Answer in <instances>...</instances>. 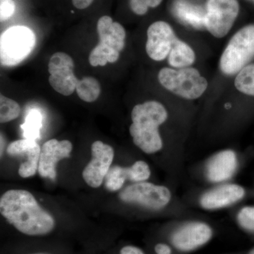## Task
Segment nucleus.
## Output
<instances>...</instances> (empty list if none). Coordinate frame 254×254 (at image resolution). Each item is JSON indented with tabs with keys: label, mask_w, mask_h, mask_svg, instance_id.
I'll return each mask as SVG.
<instances>
[{
	"label": "nucleus",
	"mask_w": 254,
	"mask_h": 254,
	"mask_svg": "<svg viewBox=\"0 0 254 254\" xmlns=\"http://www.w3.org/2000/svg\"><path fill=\"white\" fill-rule=\"evenodd\" d=\"M0 212L11 225L25 235H45L55 227L54 218L40 206L28 190L5 192L0 198Z\"/></svg>",
	"instance_id": "nucleus-1"
},
{
	"label": "nucleus",
	"mask_w": 254,
	"mask_h": 254,
	"mask_svg": "<svg viewBox=\"0 0 254 254\" xmlns=\"http://www.w3.org/2000/svg\"><path fill=\"white\" fill-rule=\"evenodd\" d=\"M168 113L165 107L157 101L136 105L131 112L129 127L133 142L142 151L153 154L163 148V143L159 127L165 123Z\"/></svg>",
	"instance_id": "nucleus-2"
},
{
	"label": "nucleus",
	"mask_w": 254,
	"mask_h": 254,
	"mask_svg": "<svg viewBox=\"0 0 254 254\" xmlns=\"http://www.w3.org/2000/svg\"><path fill=\"white\" fill-rule=\"evenodd\" d=\"M97 31L99 43L90 53V64L103 66L108 63H116L125 46V28L120 23L113 21L110 16H103L98 20Z\"/></svg>",
	"instance_id": "nucleus-3"
},
{
	"label": "nucleus",
	"mask_w": 254,
	"mask_h": 254,
	"mask_svg": "<svg viewBox=\"0 0 254 254\" xmlns=\"http://www.w3.org/2000/svg\"><path fill=\"white\" fill-rule=\"evenodd\" d=\"M160 84L174 94L187 100L200 98L208 88V81L194 68H162L158 73Z\"/></svg>",
	"instance_id": "nucleus-4"
},
{
	"label": "nucleus",
	"mask_w": 254,
	"mask_h": 254,
	"mask_svg": "<svg viewBox=\"0 0 254 254\" xmlns=\"http://www.w3.org/2000/svg\"><path fill=\"white\" fill-rule=\"evenodd\" d=\"M254 58V25L237 32L224 50L220 58V69L232 76L240 72Z\"/></svg>",
	"instance_id": "nucleus-5"
},
{
	"label": "nucleus",
	"mask_w": 254,
	"mask_h": 254,
	"mask_svg": "<svg viewBox=\"0 0 254 254\" xmlns=\"http://www.w3.org/2000/svg\"><path fill=\"white\" fill-rule=\"evenodd\" d=\"M36 38L30 28L14 26L1 34L0 40L1 64L15 66L26 59L36 46Z\"/></svg>",
	"instance_id": "nucleus-6"
},
{
	"label": "nucleus",
	"mask_w": 254,
	"mask_h": 254,
	"mask_svg": "<svg viewBox=\"0 0 254 254\" xmlns=\"http://www.w3.org/2000/svg\"><path fill=\"white\" fill-rule=\"evenodd\" d=\"M239 11L237 0H208L205 28L215 38H223L231 30Z\"/></svg>",
	"instance_id": "nucleus-7"
},
{
	"label": "nucleus",
	"mask_w": 254,
	"mask_h": 254,
	"mask_svg": "<svg viewBox=\"0 0 254 254\" xmlns=\"http://www.w3.org/2000/svg\"><path fill=\"white\" fill-rule=\"evenodd\" d=\"M124 202L135 203L151 209L163 208L170 203L171 191L162 185L141 182L127 187L120 193Z\"/></svg>",
	"instance_id": "nucleus-8"
},
{
	"label": "nucleus",
	"mask_w": 254,
	"mask_h": 254,
	"mask_svg": "<svg viewBox=\"0 0 254 254\" xmlns=\"http://www.w3.org/2000/svg\"><path fill=\"white\" fill-rule=\"evenodd\" d=\"M73 60L66 53H57L51 57L48 64V80L55 91L68 96L76 91L79 80L73 73Z\"/></svg>",
	"instance_id": "nucleus-9"
},
{
	"label": "nucleus",
	"mask_w": 254,
	"mask_h": 254,
	"mask_svg": "<svg viewBox=\"0 0 254 254\" xmlns=\"http://www.w3.org/2000/svg\"><path fill=\"white\" fill-rule=\"evenodd\" d=\"M91 153V160L83 170L82 176L90 187L98 188L109 172L115 151L110 145L97 141L92 144Z\"/></svg>",
	"instance_id": "nucleus-10"
},
{
	"label": "nucleus",
	"mask_w": 254,
	"mask_h": 254,
	"mask_svg": "<svg viewBox=\"0 0 254 254\" xmlns=\"http://www.w3.org/2000/svg\"><path fill=\"white\" fill-rule=\"evenodd\" d=\"M145 50L150 59L160 62L166 59L177 39L173 28L163 21L152 23L147 31Z\"/></svg>",
	"instance_id": "nucleus-11"
},
{
	"label": "nucleus",
	"mask_w": 254,
	"mask_h": 254,
	"mask_svg": "<svg viewBox=\"0 0 254 254\" xmlns=\"http://www.w3.org/2000/svg\"><path fill=\"white\" fill-rule=\"evenodd\" d=\"M213 236L211 227L204 222H195L180 227L173 234L172 242L182 252H190L204 245Z\"/></svg>",
	"instance_id": "nucleus-12"
},
{
	"label": "nucleus",
	"mask_w": 254,
	"mask_h": 254,
	"mask_svg": "<svg viewBox=\"0 0 254 254\" xmlns=\"http://www.w3.org/2000/svg\"><path fill=\"white\" fill-rule=\"evenodd\" d=\"M72 144L67 140L59 141L51 139L46 142L41 148L38 173L43 178L54 180L56 178V165L60 160L69 158Z\"/></svg>",
	"instance_id": "nucleus-13"
},
{
	"label": "nucleus",
	"mask_w": 254,
	"mask_h": 254,
	"mask_svg": "<svg viewBox=\"0 0 254 254\" xmlns=\"http://www.w3.org/2000/svg\"><path fill=\"white\" fill-rule=\"evenodd\" d=\"M150 174L148 164L142 160L136 161L129 168L114 166L105 177V187L110 191H116L123 187L126 180L136 183L144 182L149 179Z\"/></svg>",
	"instance_id": "nucleus-14"
},
{
	"label": "nucleus",
	"mask_w": 254,
	"mask_h": 254,
	"mask_svg": "<svg viewBox=\"0 0 254 254\" xmlns=\"http://www.w3.org/2000/svg\"><path fill=\"white\" fill-rule=\"evenodd\" d=\"M246 193L245 189L241 185L236 184L223 185L202 195L200 204L205 210H218L243 199Z\"/></svg>",
	"instance_id": "nucleus-15"
},
{
	"label": "nucleus",
	"mask_w": 254,
	"mask_h": 254,
	"mask_svg": "<svg viewBox=\"0 0 254 254\" xmlns=\"http://www.w3.org/2000/svg\"><path fill=\"white\" fill-rule=\"evenodd\" d=\"M238 166V158L234 150H225L216 153L207 165V177L210 182L219 183L233 176Z\"/></svg>",
	"instance_id": "nucleus-16"
},
{
	"label": "nucleus",
	"mask_w": 254,
	"mask_h": 254,
	"mask_svg": "<svg viewBox=\"0 0 254 254\" xmlns=\"http://www.w3.org/2000/svg\"><path fill=\"white\" fill-rule=\"evenodd\" d=\"M173 11L182 22L196 29L205 28V11L200 6L192 4L187 0H176Z\"/></svg>",
	"instance_id": "nucleus-17"
},
{
	"label": "nucleus",
	"mask_w": 254,
	"mask_h": 254,
	"mask_svg": "<svg viewBox=\"0 0 254 254\" xmlns=\"http://www.w3.org/2000/svg\"><path fill=\"white\" fill-rule=\"evenodd\" d=\"M194 51L185 42L176 40L168 56L170 66L177 68H186L194 63Z\"/></svg>",
	"instance_id": "nucleus-18"
},
{
	"label": "nucleus",
	"mask_w": 254,
	"mask_h": 254,
	"mask_svg": "<svg viewBox=\"0 0 254 254\" xmlns=\"http://www.w3.org/2000/svg\"><path fill=\"white\" fill-rule=\"evenodd\" d=\"M41 148L35 140H30L23 153L21 155H26V160L21 164L18 174L23 178L34 176L38 170Z\"/></svg>",
	"instance_id": "nucleus-19"
},
{
	"label": "nucleus",
	"mask_w": 254,
	"mask_h": 254,
	"mask_svg": "<svg viewBox=\"0 0 254 254\" xmlns=\"http://www.w3.org/2000/svg\"><path fill=\"white\" fill-rule=\"evenodd\" d=\"M76 91L82 100L92 103L98 99L101 89L98 80L91 76H86L78 81Z\"/></svg>",
	"instance_id": "nucleus-20"
},
{
	"label": "nucleus",
	"mask_w": 254,
	"mask_h": 254,
	"mask_svg": "<svg viewBox=\"0 0 254 254\" xmlns=\"http://www.w3.org/2000/svg\"><path fill=\"white\" fill-rule=\"evenodd\" d=\"M43 123V115L38 110H31L26 116L25 123L21 126L24 138L35 140L40 138Z\"/></svg>",
	"instance_id": "nucleus-21"
},
{
	"label": "nucleus",
	"mask_w": 254,
	"mask_h": 254,
	"mask_svg": "<svg viewBox=\"0 0 254 254\" xmlns=\"http://www.w3.org/2000/svg\"><path fill=\"white\" fill-rule=\"evenodd\" d=\"M235 85L241 93L254 96V64L247 65L237 73Z\"/></svg>",
	"instance_id": "nucleus-22"
},
{
	"label": "nucleus",
	"mask_w": 254,
	"mask_h": 254,
	"mask_svg": "<svg viewBox=\"0 0 254 254\" xmlns=\"http://www.w3.org/2000/svg\"><path fill=\"white\" fill-rule=\"evenodd\" d=\"M21 108L14 100L0 96V123H6L16 120L20 115Z\"/></svg>",
	"instance_id": "nucleus-23"
},
{
	"label": "nucleus",
	"mask_w": 254,
	"mask_h": 254,
	"mask_svg": "<svg viewBox=\"0 0 254 254\" xmlns=\"http://www.w3.org/2000/svg\"><path fill=\"white\" fill-rule=\"evenodd\" d=\"M237 222L246 231L254 233V205H247L237 213Z\"/></svg>",
	"instance_id": "nucleus-24"
},
{
	"label": "nucleus",
	"mask_w": 254,
	"mask_h": 254,
	"mask_svg": "<svg viewBox=\"0 0 254 254\" xmlns=\"http://www.w3.org/2000/svg\"><path fill=\"white\" fill-rule=\"evenodd\" d=\"M163 0H130L131 11L137 15L146 14L149 8H155L161 4Z\"/></svg>",
	"instance_id": "nucleus-25"
},
{
	"label": "nucleus",
	"mask_w": 254,
	"mask_h": 254,
	"mask_svg": "<svg viewBox=\"0 0 254 254\" xmlns=\"http://www.w3.org/2000/svg\"><path fill=\"white\" fill-rule=\"evenodd\" d=\"M16 5L13 0H0V19L1 21L9 19L14 14Z\"/></svg>",
	"instance_id": "nucleus-26"
},
{
	"label": "nucleus",
	"mask_w": 254,
	"mask_h": 254,
	"mask_svg": "<svg viewBox=\"0 0 254 254\" xmlns=\"http://www.w3.org/2000/svg\"><path fill=\"white\" fill-rule=\"evenodd\" d=\"M75 7L78 9H85L91 6L94 0H71Z\"/></svg>",
	"instance_id": "nucleus-27"
},
{
	"label": "nucleus",
	"mask_w": 254,
	"mask_h": 254,
	"mask_svg": "<svg viewBox=\"0 0 254 254\" xmlns=\"http://www.w3.org/2000/svg\"><path fill=\"white\" fill-rule=\"evenodd\" d=\"M120 254H144L141 250L133 246H127L120 251Z\"/></svg>",
	"instance_id": "nucleus-28"
},
{
	"label": "nucleus",
	"mask_w": 254,
	"mask_h": 254,
	"mask_svg": "<svg viewBox=\"0 0 254 254\" xmlns=\"http://www.w3.org/2000/svg\"><path fill=\"white\" fill-rule=\"evenodd\" d=\"M155 251L157 254H171L172 253L170 247L165 244H158L155 246Z\"/></svg>",
	"instance_id": "nucleus-29"
},
{
	"label": "nucleus",
	"mask_w": 254,
	"mask_h": 254,
	"mask_svg": "<svg viewBox=\"0 0 254 254\" xmlns=\"http://www.w3.org/2000/svg\"><path fill=\"white\" fill-rule=\"evenodd\" d=\"M247 254H254V248L252 249V250H250Z\"/></svg>",
	"instance_id": "nucleus-30"
},
{
	"label": "nucleus",
	"mask_w": 254,
	"mask_h": 254,
	"mask_svg": "<svg viewBox=\"0 0 254 254\" xmlns=\"http://www.w3.org/2000/svg\"></svg>",
	"instance_id": "nucleus-31"
},
{
	"label": "nucleus",
	"mask_w": 254,
	"mask_h": 254,
	"mask_svg": "<svg viewBox=\"0 0 254 254\" xmlns=\"http://www.w3.org/2000/svg\"><path fill=\"white\" fill-rule=\"evenodd\" d=\"M253 1H254V0H253Z\"/></svg>",
	"instance_id": "nucleus-32"
}]
</instances>
